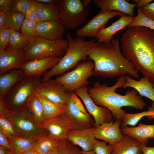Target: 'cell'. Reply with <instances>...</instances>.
<instances>
[{"instance_id": "74e56055", "label": "cell", "mask_w": 154, "mask_h": 154, "mask_svg": "<svg viewBox=\"0 0 154 154\" xmlns=\"http://www.w3.org/2000/svg\"><path fill=\"white\" fill-rule=\"evenodd\" d=\"M105 141H100L95 138L93 143V150L96 154H111L113 146Z\"/></svg>"}, {"instance_id": "db71d44e", "label": "cell", "mask_w": 154, "mask_h": 154, "mask_svg": "<svg viewBox=\"0 0 154 154\" xmlns=\"http://www.w3.org/2000/svg\"><path fill=\"white\" fill-rule=\"evenodd\" d=\"M81 152L82 154H96L93 150L87 151H84L81 150Z\"/></svg>"}, {"instance_id": "2e32d148", "label": "cell", "mask_w": 154, "mask_h": 154, "mask_svg": "<svg viewBox=\"0 0 154 154\" xmlns=\"http://www.w3.org/2000/svg\"><path fill=\"white\" fill-rule=\"evenodd\" d=\"M40 127L49 132L48 136L52 139L60 141L67 139V134L73 127L60 116L45 119Z\"/></svg>"}, {"instance_id": "680465c9", "label": "cell", "mask_w": 154, "mask_h": 154, "mask_svg": "<svg viewBox=\"0 0 154 154\" xmlns=\"http://www.w3.org/2000/svg\"><path fill=\"white\" fill-rule=\"evenodd\" d=\"M153 87L154 88V83H153Z\"/></svg>"}, {"instance_id": "d4e9b609", "label": "cell", "mask_w": 154, "mask_h": 154, "mask_svg": "<svg viewBox=\"0 0 154 154\" xmlns=\"http://www.w3.org/2000/svg\"><path fill=\"white\" fill-rule=\"evenodd\" d=\"M141 146L135 138L125 135L120 141L113 146L111 154H143Z\"/></svg>"}, {"instance_id": "3957f363", "label": "cell", "mask_w": 154, "mask_h": 154, "mask_svg": "<svg viewBox=\"0 0 154 154\" xmlns=\"http://www.w3.org/2000/svg\"><path fill=\"white\" fill-rule=\"evenodd\" d=\"M125 82V76H122L118 78L112 86L96 82L88 89L90 96L96 104L105 107L116 120L122 121L126 113L122 107H131L142 110L146 106L142 96L138 94L134 89L127 90L124 95L116 92L117 89L122 87Z\"/></svg>"}, {"instance_id": "f546056e", "label": "cell", "mask_w": 154, "mask_h": 154, "mask_svg": "<svg viewBox=\"0 0 154 154\" xmlns=\"http://www.w3.org/2000/svg\"><path fill=\"white\" fill-rule=\"evenodd\" d=\"M154 115V108L151 106L147 111L134 114L126 113L122 119L121 127L128 125L135 127L143 117Z\"/></svg>"}, {"instance_id": "8d00e7d4", "label": "cell", "mask_w": 154, "mask_h": 154, "mask_svg": "<svg viewBox=\"0 0 154 154\" xmlns=\"http://www.w3.org/2000/svg\"><path fill=\"white\" fill-rule=\"evenodd\" d=\"M81 151L67 139L60 141L58 147V154H82Z\"/></svg>"}, {"instance_id": "30bf717a", "label": "cell", "mask_w": 154, "mask_h": 154, "mask_svg": "<svg viewBox=\"0 0 154 154\" xmlns=\"http://www.w3.org/2000/svg\"><path fill=\"white\" fill-rule=\"evenodd\" d=\"M33 91L55 104L62 106H66L70 94L63 86L51 78L41 81L37 85Z\"/></svg>"}, {"instance_id": "f5cc1de1", "label": "cell", "mask_w": 154, "mask_h": 154, "mask_svg": "<svg viewBox=\"0 0 154 154\" xmlns=\"http://www.w3.org/2000/svg\"><path fill=\"white\" fill-rule=\"evenodd\" d=\"M58 147L54 149L47 154H58Z\"/></svg>"}, {"instance_id": "d590c367", "label": "cell", "mask_w": 154, "mask_h": 154, "mask_svg": "<svg viewBox=\"0 0 154 154\" xmlns=\"http://www.w3.org/2000/svg\"><path fill=\"white\" fill-rule=\"evenodd\" d=\"M137 15L135 17L133 22L127 27L142 26L154 31V21L146 17L142 12L140 8H137Z\"/></svg>"}, {"instance_id": "e575fe53", "label": "cell", "mask_w": 154, "mask_h": 154, "mask_svg": "<svg viewBox=\"0 0 154 154\" xmlns=\"http://www.w3.org/2000/svg\"><path fill=\"white\" fill-rule=\"evenodd\" d=\"M0 132L9 139L21 136L11 122L3 114H0Z\"/></svg>"}, {"instance_id": "484cf974", "label": "cell", "mask_w": 154, "mask_h": 154, "mask_svg": "<svg viewBox=\"0 0 154 154\" xmlns=\"http://www.w3.org/2000/svg\"><path fill=\"white\" fill-rule=\"evenodd\" d=\"M26 106L32 114L36 124L40 127L45 119L41 103L34 91L27 99Z\"/></svg>"}, {"instance_id": "f1b7e54d", "label": "cell", "mask_w": 154, "mask_h": 154, "mask_svg": "<svg viewBox=\"0 0 154 154\" xmlns=\"http://www.w3.org/2000/svg\"><path fill=\"white\" fill-rule=\"evenodd\" d=\"M8 139L16 153H21L34 149L38 140L21 136Z\"/></svg>"}, {"instance_id": "44dd1931", "label": "cell", "mask_w": 154, "mask_h": 154, "mask_svg": "<svg viewBox=\"0 0 154 154\" xmlns=\"http://www.w3.org/2000/svg\"><path fill=\"white\" fill-rule=\"evenodd\" d=\"M121 129L124 135L135 138L141 145L147 146L148 139L154 138V124H146L139 123L137 126H126L121 127Z\"/></svg>"}, {"instance_id": "8992f818", "label": "cell", "mask_w": 154, "mask_h": 154, "mask_svg": "<svg viewBox=\"0 0 154 154\" xmlns=\"http://www.w3.org/2000/svg\"><path fill=\"white\" fill-rule=\"evenodd\" d=\"M68 46L67 40L63 38L52 40L36 36L28 43L25 51L26 58L29 60L51 56L62 58Z\"/></svg>"}, {"instance_id": "5b68a950", "label": "cell", "mask_w": 154, "mask_h": 154, "mask_svg": "<svg viewBox=\"0 0 154 154\" xmlns=\"http://www.w3.org/2000/svg\"><path fill=\"white\" fill-rule=\"evenodd\" d=\"M0 114L11 122L21 136L38 140L47 135L46 129L36 124L32 114L27 108L9 109L4 99L0 98Z\"/></svg>"}, {"instance_id": "bcb514c9", "label": "cell", "mask_w": 154, "mask_h": 154, "mask_svg": "<svg viewBox=\"0 0 154 154\" xmlns=\"http://www.w3.org/2000/svg\"><path fill=\"white\" fill-rule=\"evenodd\" d=\"M9 27L7 22V13L0 11V31Z\"/></svg>"}, {"instance_id": "277c9868", "label": "cell", "mask_w": 154, "mask_h": 154, "mask_svg": "<svg viewBox=\"0 0 154 154\" xmlns=\"http://www.w3.org/2000/svg\"><path fill=\"white\" fill-rule=\"evenodd\" d=\"M66 37L68 46L65 54L54 67L45 73L41 81H46L53 76L62 74L75 67L80 61L86 58L99 43L96 39L85 41L84 37L77 36L74 38L69 34Z\"/></svg>"}, {"instance_id": "11a10c76", "label": "cell", "mask_w": 154, "mask_h": 154, "mask_svg": "<svg viewBox=\"0 0 154 154\" xmlns=\"http://www.w3.org/2000/svg\"><path fill=\"white\" fill-rule=\"evenodd\" d=\"M91 1V0H84L82 2L85 7H88V6Z\"/></svg>"}, {"instance_id": "ba28073f", "label": "cell", "mask_w": 154, "mask_h": 154, "mask_svg": "<svg viewBox=\"0 0 154 154\" xmlns=\"http://www.w3.org/2000/svg\"><path fill=\"white\" fill-rule=\"evenodd\" d=\"M41 81L40 77L27 76L17 83L9 91L4 99L5 102H8L7 107L13 110L27 108V99Z\"/></svg>"}, {"instance_id": "5bb4252c", "label": "cell", "mask_w": 154, "mask_h": 154, "mask_svg": "<svg viewBox=\"0 0 154 154\" xmlns=\"http://www.w3.org/2000/svg\"><path fill=\"white\" fill-rule=\"evenodd\" d=\"M122 121L112 119L110 121L94 125V137L114 146L120 141L124 135L121 129Z\"/></svg>"}, {"instance_id": "1f68e13d", "label": "cell", "mask_w": 154, "mask_h": 154, "mask_svg": "<svg viewBox=\"0 0 154 154\" xmlns=\"http://www.w3.org/2000/svg\"><path fill=\"white\" fill-rule=\"evenodd\" d=\"M28 45V42L23 39L21 33L11 29L10 39L6 49H17L25 51Z\"/></svg>"}, {"instance_id": "52a82bcc", "label": "cell", "mask_w": 154, "mask_h": 154, "mask_svg": "<svg viewBox=\"0 0 154 154\" xmlns=\"http://www.w3.org/2000/svg\"><path fill=\"white\" fill-rule=\"evenodd\" d=\"M59 19L66 29H74L82 25L88 16L90 10L80 0H58Z\"/></svg>"}, {"instance_id": "f35d334b", "label": "cell", "mask_w": 154, "mask_h": 154, "mask_svg": "<svg viewBox=\"0 0 154 154\" xmlns=\"http://www.w3.org/2000/svg\"><path fill=\"white\" fill-rule=\"evenodd\" d=\"M31 0H13L11 11L20 13L24 15L28 10Z\"/></svg>"}, {"instance_id": "c3c4849f", "label": "cell", "mask_w": 154, "mask_h": 154, "mask_svg": "<svg viewBox=\"0 0 154 154\" xmlns=\"http://www.w3.org/2000/svg\"><path fill=\"white\" fill-rule=\"evenodd\" d=\"M153 0H139L138 3L136 5L137 8H141L147 5L153 1Z\"/></svg>"}, {"instance_id": "4dcf8cb0", "label": "cell", "mask_w": 154, "mask_h": 154, "mask_svg": "<svg viewBox=\"0 0 154 154\" xmlns=\"http://www.w3.org/2000/svg\"><path fill=\"white\" fill-rule=\"evenodd\" d=\"M60 143V141H54L47 135L38 140L34 149L38 154H47L58 147Z\"/></svg>"}, {"instance_id": "816d5d0a", "label": "cell", "mask_w": 154, "mask_h": 154, "mask_svg": "<svg viewBox=\"0 0 154 154\" xmlns=\"http://www.w3.org/2000/svg\"><path fill=\"white\" fill-rule=\"evenodd\" d=\"M7 149L5 147L0 146V154H7Z\"/></svg>"}, {"instance_id": "ac0fdd59", "label": "cell", "mask_w": 154, "mask_h": 154, "mask_svg": "<svg viewBox=\"0 0 154 154\" xmlns=\"http://www.w3.org/2000/svg\"><path fill=\"white\" fill-rule=\"evenodd\" d=\"M66 29L60 19L57 20L40 21L37 24V36L52 40L62 38Z\"/></svg>"}, {"instance_id": "60d3db41", "label": "cell", "mask_w": 154, "mask_h": 154, "mask_svg": "<svg viewBox=\"0 0 154 154\" xmlns=\"http://www.w3.org/2000/svg\"><path fill=\"white\" fill-rule=\"evenodd\" d=\"M11 29L9 27L0 31V50L6 49L10 39Z\"/></svg>"}, {"instance_id": "ffe728a7", "label": "cell", "mask_w": 154, "mask_h": 154, "mask_svg": "<svg viewBox=\"0 0 154 154\" xmlns=\"http://www.w3.org/2000/svg\"><path fill=\"white\" fill-rule=\"evenodd\" d=\"M135 17L126 14L120 16L117 21L108 27L102 30L95 37L99 43H108L113 36L118 32L125 29L126 27L134 20Z\"/></svg>"}, {"instance_id": "ab89813d", "label": "cell", "mask_w": 154, "mask_h": 154, "mask_svg": "<svg viewBox=\"0 0 154 154\" xmlns=\"http://www.w3.org/2000/svg\"><path fill=\"white\" fill-rule=\"evenodd\" d=\"M25 16V18L35 23L40 21L37 13L35 0H31L30 7Z\"/></svg>"}, {"instance_id": "7402d4cb", "label": "cell", "mask_w": 154, "mask_h": 154, "mask_svg": "<svg viewBox=\"0 0 154 154\" xmlns=\"http://www.w3.org/2000/svg\"><path fill=\"white\" fill-rule=\"evenodd\" d=\"M125 82L122 87H130L135 89L142 96L147 97L152 100L151 107L154 108V88L149 79L143 77L136 80L128 76H125Z\"/></svg>"}, {"instance_id": "e0dca14e", "label": "cell", "mask_w": 154, "mask_h": 154, "mask_svg": "<svg viewBox=\"0 0 154 154\" xmlns=\"http://www.w3.org/2000/svg\"><path fill=\"white\" fill-rule=\"evenodd\" d=\"M62 58L51 56L27 60L21 69L27 76L40 77L47 70L54 67Z\"/></svg>"}, {"instance_id": "cb8c5ba5", "label": "cell", "mask_w": 154, "mask_h": 154, "mask_svg": "<svg viewBox=\"0 0 154 154\" xmlns=\"http://www.w3.org/2000/svg\"><path fill=\"white\" fill-rule=\"evenodd\" d=\"M27 76L21 69H13L0 75V98L4 99L9 91Z\"/></svg>"}, {"instance_id": "83f0119b", "label": "cell", "mask_w": 154, "mask_h": 154, "mask_svg": "<svg viewBox=\"0 0 154 154\" xmlns=\"http://www.w3.org/2000/svg\"><path fill=\"white\" fill-rule=\"evenodd\" d=\"M34 92L41 103L45 119H49L60 116L64 111L66 106H62L55 104L40 94Z\"/></svg>"}, {"instance_id": "d6a6232c", "label": "cell", "mask_w": 154, "mask_h": 154, "mask_svg": "<svg viewBox=\"0 0 154 154\" xmlns=\"http://www.w3.org/2000/svg\"><path fill=\"white\" fill-rule=\"evenodd\" d=\"M37 23L25 18L22 24L21 34L23 39L28 43L37 36L36 29Z\"/></svg>"}, {"instance_id": "f907efd6", "label": "cell", "mask_w": 154, "mask_h": 154, "mask_svg": "<svg viewBox=\"0 0 154 154\" xmlns=\"http://www.w3.org/2000/svg\"><path fill=\"white\" fill-rule=\"evenodd\" d=\"M15 154H38L37 152L36 151L34 148L30 150H29L28 151H26L24 152H23L19 153H15Z\"/></svg>"}, {"instance_id": "9a60e30c", "label": "cell", "mask_w": 154, "mask_h": 154, "mask_svg": "<svg viewBox=\"0 0 154 154\" xmlns=\"http://www.w3.org/2000/svg\"><path fill=\"white\" fill-rule=\"evenodd\" d=\"M25 51L13 49L0 50V75L13 69H21L27 61Z\"/></svg>"}, {"instance_id": "836d02e7", "label": "cell", "mask_w": 154, "mask_h": 154, "mask_svg": "<svg viewBox=\"0 0 154 154\" xmlns=\"http://www.w3.org/2000/svg\"><path fill=\"white\" fill-rule=\"evenodd\" d=\"M6 13L8 27L15 31H19L25 19V15L20 13L11 11Z\"/></svg>"}, {"instance_id": "7bdbcfd3", "label": "cell", "mask_w": 154, "mask_h": 154, "mask_svg": "<svg viewBox=\"0 0 154 154\" xmlns=\"http://www.w3.org/2000/svg\"><path fill=\"white\" fill-rule=\"evenodd\" d=\"M140 9L146 17L154 21V2Z\"/></svg>"}, {"instance_id": "f6af8a7d", "label": "cell", "mask_w": 154, "mask_h": 154, "mask_svg": "<svg viewBox=\"0 0 154 154\" xmlns=\"http://www.w3.org/2000/svg\"><path fill=\"white\" fill-rule=\"evenodd\" d=\"M13 0H0V11L6 13L11 11Z\"/></svg>"}, {"instance_id": "6da1fadb", "label": "cell", "mask_w": 154, "mask_h": 154, "mask_svg": "<svg viewBox=\"0 0 154 154\" xmlns=\"http://www.w3.org/2000/svg\"><path fill=\"white\" fill-rule=\"evenodd\" d=\"M120 40L125 58L138 72L154 83V31L142 26L129 28Z\"/></svg>"}, {"instance_id": "b9f144b4", "label": "cell", "mask_w": 154, "mask_h": 154, "mask_svg": "<svg viewBox=\"0 0 154 154\" xmlns=\"http://www.w3.org/2000/svg\"><path fill=\"white\" fill-rule=\"evenodd\" d=\"M70 96L73 103L80 111L87 115H90L87 112L81 101L75 93H70Z\"/></svg>"}, {"instance_id": "603a6c76", "label": "cell", "mask_w": 154, "mask_h": 154, "mask_svg": "<svg viewBox=\"0 0 154 154\" xmlns=\"http://www.w3.org/2000/svg\"><path fill=\"white\" fill-rule=\"evenodd\" d=\"M94 3L102 11H116L127 15L134 16L133 12L136 5L125 0H94Z\"/></svg>"}, {"instance_id": "8fae6325", "label": "cell", "mask_w": 154, "mask_h": 154, "mask_svg": "<svg viewBox=\"0 0 154 154\" xmlns=\"http://www.w3.org/2000/svg\"><path fill=\"white\" fill-rule=\"evenodd\" d=\"M88 89L87 86H84L75 90L74 93L82 100L88 113L93 117L94 125L110 121L113 117L110 111L105 107L96 104L90 96Z\"/></svg>"}, {"instance_id": "6f0895ef", "label": "cell", "mask_w": 154, "mask_h": 154, "mask_svg": "<svg viewBox=\"0 0 154 154\" xmlns=\"http://www.w3.org/2000/svg\"><path fill=\"white\" fill-rule=\"evenodd\" d=\"M7 154H15V153H13L8 150Z\"/></svg>"}, {"instance_id": "7a4b0ae2", "label": "cell", "mask_w": 154, "mask_h": 154, "mask_svg": "<svg viewBox=\"0 0 154 154\" xmlns=\"http://www.w3.org/2000/svg\"><path fill=\"white\" fill-rule=\"evenodd\" d=\"M88 56L94 64L93 75L110 78L125 76L139 77L134 65L123 55L118 37H113L108 43H99Z\"/></svg>"}, {"instance_id": "9c48e42d", "label": "cell", "mask_w": 154, "mask_h": 154, "mask_svg": "<svg viewBox=\"0 0 154 154\" xmlns=\"http://www.w3.org/2000/svg\"><path fill=\"white\" fill-rule=\"evenodd\" d=\"M94 68L93 61L88 60L78 64L73 70L54 80L69 93L74 92L81 87L88 85V79L92 75Z\"/></svg>"}, {"instance_id": "7c38bea8", "label": "cell", "mask_w": 154, "mask_h": 154, "mask_svg": "<svg viewBox=\"0 0 154 154\" xmlns=\"http://www.w3.org/2000/svg\"><path fill=\"white\" fill-rule=\"evenodd\" d=\"M125 14L119 11H100L83 27L78 29L76 33L78 36L85 37H95L103 29L106 28L108 21L117 16H121Z\"/></svg>"}, {"instance_id": "4316f807", "label": "cell", "mask_w": 154, "mask_h": 154, "mask_svg": "<svg viewBox=\"0 0 154 154\" xmlns=\"http://www.w3.org/2000/svg\"><path fill=\"white\" fill-rule=\"evenodd\" d=\"M36 7L40 21L57 20L59 19V12L57 4L44 3L36 1Z\"/></svg>"}, {"instance_id": "681fc988", "label": "cell", "mask_w": 154, "mask_h": 154, "mask_svg": "<svg viewBox=\"0 0 154 154\" xmlns=\"http://www.w3.org/2000/svg\"><path fill=\"white\" fill-rule=\"evenodd\" d=\"M38 3H54L57 4L58 0H35Z\"/></svg>"}, {"instance_id": "d6986e66", "label": "cell", "mask_w": 154, "mask_h": 154, "mask_svg": "<svg viewBox=\"0 0 154 154\" xmlns=\"http://www.w3.org/2000/svg\"><path fill=\"white\" fill-rule=\"evenodd\" d=\"M94 125L82 129H72L67 134V139L76 146H79L82 150L87 151L93 150L94 139Z\"/></svg>"}, {"instance_id": "ee69618b", "label": "cell", "mask_w": 154, "mask_h": 154, "mask_svg": "<svg viewBox=\"0 0 154 154\" xmlns=\"http://www.w3.org/2000/svg\"><path fill=\"white\" fill-rule=\"evenodd\" d=\"M0 145L3 146L13 153H15L8 139L0 132Z\"/></svg>"}, {"instance_id": "9f6ffc18", "label": "cell", "mask_w": 154, "mask_h": 154, "mask_svg": "<svg viewBox=\"0 0 154 154\" xmlns=\"http://www.w3.org/2000/svg\"><path fill=\"white\" fill-rule=\"evenodd\" d=\"M149 119L151 120L153 119H154V115L148 117Z\"/></svg>"}, {"instance_id": "4fadbf2b", "label": "cell", "mask_w": 154, "mask_h": 154, "mask_svg": "<svg viewBox=\"0 0 154 154\" xmlns=\"http://www.w3.org/2000/svg\"><path fill=\"white\" fill-rule=\"evenodd\" d=\"M60 116L71 125L73 129L90 127L94 126V123L90 115H88L82 112L75 106L70 95L65 110Z\"/></svg>"}, {"instance_id": "7dc6e473", "label": "cell", "mask_w": 154, "mask_h": 154, "mask_svg": "<svg viewBox=\"0 0 154 154\" xmlns=\"http://www.w3.org/2000/svg\"><path fill=\"white\" fill-rule=\"evenodd\" d=\"M141 148L143 154H154V145L153 147H148L141 145Z\"/></svg>"}]
</instances>
